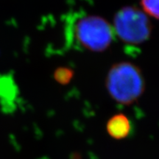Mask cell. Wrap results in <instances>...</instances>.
<instances>
[{
	"mask_svg": "<svg viewBox=\"0 0 159 159\" xmlns=\"http://www.w3.org/2000/svg\"><path fill=\"white\" fill-rule=\"evenodd\" d=\"M106 129L108 134L116 139H122L130 134L131 125L130 120L125 115H114L107 122Z\"/></svg>",
	"mask_w": 159,
	"mask_h": 159,
	"instance_id": "4",
	"label": "cell"
},
{
	"mask_svg": "<svg viewBox=\"0 0 159 159\" xmlns=\"http://www.w3.org/2000/svg\"><path fill=\"white\" fill-rule=\"evenodd\" d=\"M71 77L70 70L66 69H60L55 72V78L61 83H68Z\"/></svg>",
	"mask_w": 159,
	"mask_h": 159,
	"instance_id": "6",
	"label": "cell"
},
{
	"mask_svg": "<svg viewBox=\"0 0 159 159\" xmlns=\"http://www.w3.org/2000/svg\"><path fill=\"white\" fill-rule=\"evenodd\" d=\"M114 33L125 42L137 44L148 40L152 27L148 15L136 7H125L115 15Z\"/></svg>",
	"mask_w": 159,
	"mask_h": 159,
	"instance_id": "3",
	"label": "cell"
},
{
	"mask_svg": "<svg viewBox=\"0 0 159 159\" xmlns=\"http://www.w3.org/2000/svg\"><path fill=\"white\" fill-rule=\"evenodd\" d=\"M141 5L147 15L159 20V0H141Z\"/></svg>",
	"mask_w": 159,
	"mask_h": 159,
	"instance_id": "5",
	"label": "cell"
},
{
	"mask_svg": "<svg viewBox=\"0 0 159 159\" xmlns=\"http://www.w3.org/2000/svg\"><path fill=\"white\" fill-rule=\"evenodd\" d=\"M106 88L115 101L129 105L142 95L144 81L136 66L122 62L114 65L109 70L106 77Z\"/></svg>",
	"mask_w": 159,
	"mask_h": 159,
	"instance_id": "1",
	"label": "cell"
},
{
	"mask_svg": "<svg viewBox=\"0 0 159 159\" xmlns=\"http://www.w3.org/2000/svg\"><path fill=\"white\" fill-rule=\"evenodd\" d=\"M77 45L93 52H101L110 47L114 39L113 27L103 18L88 15L77 18L71 30Z\"/></svg>",
	"mask_w": 159,
	"mask_h": 159,
	"instance_id": "2",
	"label": "cell"
}]
</instances>
